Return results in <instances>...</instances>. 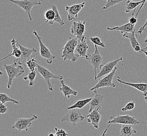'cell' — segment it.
<instances>
[{
  "label": "cell",
  "mask_w": 147,
  "mask_h": 136,
  "mask_svg": "<svg viewBox=\"0 0 147 136\" xmlns=\"http://www.w3.org/2000/svg\"><path fill=\"white\" fill-rule=\"evenodd\" d=\"M117 82L120 84L124 85H128L130 87L135 88L138 91H140L143 93L144 97H147V83H130L124 81L123 80L121 79L120 77H117Z\"/></svg>",
  "instance_id": "16"
},
{
  "label": "cell",
  "mask_w": 147,
  "mask_h": 136,
  "mask_svg": "<svg viewBox=\"0 0 147 136\" xmlns=\"http://www.w3.org/2000/svg\"><path fill=\"white\" fill-rule=\"evenodd\" d=\"M55 17V13L52 9L47 10L45 13V20L47 24L51 25V23L54 20Z\"/></svg>",
  "instance_id": "27"
},
{
  "label": "cell",
  "mask_w": 147,
  "mask_h": 136,
  "mask_svg": "<svg viewBox=\"0 0 147 136\" xmlns=\"http://www.w3.org/2000/svg\"><path fill=\"white\" fill-rule=\"evenodd\" d=\"M109 125L112 124H121V125H138L139 122L136 117L130 116L129 115H117L116 116H112L110 117V120L108 122Z\"/></svg>",
  "instance_id": "5"
},
{
  "label": "cell",
  "mask_w": 147,
  "mask_h": 136,
  "mask_svg": "<svg viewBox=\"0 0 147 136\" xmlns=\"http://www.w3.org/2000/svg\"><path fill=\"white\" fill-rule=\"evenodd\" d=\"M55 136H59V135H57V134H55Z\"/></svg>",
  "instance_id": "45"
},
{
  "label": "cell",
  "mask_w": 147,
  "mask_h": 136,
  "mask_svg": "<svg viewBox=\"0 0 147 136\" xmlns=\"http://www.w3.org/2000/svg\"><path fill=\"white\" fill-rule=\"evenodd\" d=\"M137 131L133 128V125H123L120 131V136H133Z\"/></svg>",
  "instance_id": "23"
},
{
  "label": "cell",
  "mask_w": 147,
  "mask_h": 136,
  "mask_svg": "<svg viewBox=\"0 0 147 136\" xmlns=\"http://www.w3.org/2000/svg\"><path fill=\"white\" fill-rule=\"evenodd\" d=\"M85 117L80 113L79 109H70L61 119L62 122H67L76 127L77 123L82 122L85 120Z\"/></svg>",
  "instance_id": "3"
},
{
  "label": "cell",
  "mask_w": 147,
  "mask_h": 136,
  "mask_svg": "<svg viewBox=\"0 0 147 136\" xmlns=\"http://www.w3.org/2000/svg\"><path fill=\"white\" fill-rule=\"evenodd\" d=\"M135 102L132 101V102L128 103L124 107L122 108V111L125 113L128 111H132L135 108Z\"/></svg>",
  "instance_id": "33"
},
{
  "label": "cell",
  "mask_w": 147,
  "mask_h": 136,
  "mask_svg": "<svg viewBox=\"0 0 147 136\" xmlns=\"http://www.w3.org/2000/svg\"><path fill=\"white\" fill-rule=\"evenodd\" d=\"M49 136H55V135L53 133H50L49 135Z\"/></svg>",
  "instance_id": "41"
},
{
  "label": "cell",
  "mask_w": 147,
  "mask_h": 136,
  "mask_svg": "<svg viewBox=\"0 0 147 136\" xmlns=\"http://www.w3.org/2000/svg\"><path fill=\"white\" fill-rule=\"evenodd\" d=\"M123 37L129 39L130 40V44L133 49L137 52L142 53V50L143 49V46L140 45L136 38L135 32L133 33H127L122 34Z\"/></svg>",
  "instance_id": "17"
},
{
  "label": "cell",
  "mask_w": 147,
  "mask_h": 136,
  "mask_svg": "<svg viewBox=\"0 0 147 136\" xmlns=\"http://www.w3.org/2000/svg\"><path fill=\"white\" fill-rule=\"evenodd\" d=\"M78 40L76 38L69 37L63 48L62 53L61 57L64 61L69 60L73 63L77 61L78 58L75 54V49L78 44Z\"/></svg>",
  "instance_id": "2"
},
{
  "label": "cell",
  "mask_w": 147,
  "mask_h": 136,
  "mask_svg": "<svg viewBox=\"0 0 147 136\" xmlns=\"http://www.w3.org/2000/svg\"><path fill=\"white\" fill-rule=\"evenodd\" d=\"M107 30L113 31H121L122 34H127V33H133L134 32L136 31L135 25H132L129 23H126L123 25L118 26L114 27H107Z\"/></svg>",
  "instance_id": "19"
},
{
  "label": "cell",
  "mask_w": 147,
  "mask_h": 136,
  "mask_svg": "<svg viewBox=\"0 0 147 136\" xmlns=\"http://www.w3.org/2000/svg\"><path fill=\"white\" fill-rule=\"evenodd\" d=\"M0 101L2 103L4 104L7 102H10L12 104H19V102L17 101V100L12 99L11 97L8 96L6 94L3 93H0Z\"/></svg>",
  "instance_id": "28"
},
{
  "label": "cell",
  "mask_w": 147,
  "mask_h": 136,
  "mask_svg": "<svg viewBox=\"0 0 147 136\" xmlns=\"http://www.w3.org/2000/svg\"><path fill=\"white\" fill-rule=\"evenodd\" d=\"M91 99H92V98H87L85 99L79 100L76 103H75L74 105L68 107L67 108V109L68 110L74 109H82V108L84 107L86 105H87L88 104H89Z\"/></svg>",
  "instance_id": "25"
},
{
  "label": "cell",
  "mask_w": 147,
  "mask_h": 136,
  "mask_svg": "<svg viewBox=\"0 0 147 136\" xmlns=\"http://www.w3.org/2000/svg\"><path fill=\"white\" fill-rule=\"evenodd\" d=\"M38 118L36 115H32L30 118H18L16 119L15 124L13 126V129H16L19 131H28L29 128L30 127L32 124V122L34 120H37Z\"/></svg>",
  "instance_id": "12"
},
{
  "label": "cell",
  "mask_w": 147,
  "mask_h": 136,
  "mask_svg": "<svg viewBox=\"0 0 147 136\" xmlns=\"http://www.w3.org/2000/svg\"><path fill=\"white\" fill-rule=\"evenodd\" d=\"M8 112V108L6 105L3 104L1 102L0 103V113L3 114L7 113Z\"/></svg>",
  "instance_id": "36"
},
{
  "label": "cell",
  "mask_w": 147,
  "mask_h": 136,
  "mask_svg": "<svg viewBox=\"0 0 147 136\" xmlns=\"http://www.w3.org/2000/svg\"><path fill=\"white\" fill-rule=\"evenodd\" d=\"M86 3L83 2L82 3L74 4L73 5L66 6L65 7L66 11L68 13V20L71 21L76 19L78 15L82 9L84 8Z\"/></svg>",
  "instance_id": "14"
},
{
  "label": "cell",
  "mask_w": 147,
  "mask_h": 136,
  "mask_svg": "<svg viewBox=\"0 0 147 136\" xmlns=\"http://www.w3.org/2000/svg\"><path fill=\"white\" fill-rule=\"evenodd\" d=\"M90 43H92L94 44V45L97 46H100L102 48H105V43L101 41V39L97 36L95 37H92L91 36L90 37Z\"/></svg>",
  "instance_id": "32"
},
{
  "label": "cell",
  "mask_w": 147,
  "mask_h": 136,
  "mask_svg": "<svg viewBox=\"0 0 147 136\" xmlns=\"http://www.w3.org/2000/svg\"><path fill=\"white\" fill-rule=\"evenodd\" d=\"M147 0H142V4L140 5V8L139 9V10L137 12V13H136V15H135V16H136L137 18L138 17V16L139 14V13H140V12L141 11V10L142 9V7H143V6H144V4L146 3V1H147Z\"/></svg>",
  "instance_id": "38"
},
{
  "label": "cell",
  "mask_w": 147,
  "mask_h": 136,
  "mask_svg": "<svg viewBox=\"0 0 147 136\" xmlns=\"http://www.w3.org/2000/svg\"><path fill=\"white\" fill-rule=\"evenodd\" d=\"M87 38L85 37L84 39L81 41H79L75 49V54L78 58L79 57H82V58H85L86 59H88V54L87 51L89 49L88 45V43H90V41H86Z\"/></svg>",
  "instance_id": "15"
},
{
  "label": "cell",
  "mask_w": 147,
  "mask_h": 136,
  "mask_svg": "<svg viewBox=\"0 0 147 136\" xmlns=\"http://www.w3.org/2000/svg\"><path fill=\"white\" fill-rule=\"evenodd\" d=\"M94 97L92 98L89 103V113H91L94 110L101 111L102 106L105 103L104 96L101 94L98 93V91H94Z\"/></svg>",
  "instance_id": "13"
},
{
  "label": "cell",
  "mask_w": 147,
  "mask_h": 136,
  "mask_svg": "<svg viewBox=\"0 0 147 136\" xmlns=\"http://www.w3.org/2000/svg\"><path fill=\"white\" fill-rule=\"evenodd\" d=\"M145 20L146 22L143 25L141 26V27L139 29L138 31H137V34H139L140 35H142V33L146 30V27L147 26V18L146 20Z\"/></svg>",
  "instance_id": "37"
},
{
  "label": "cell",
  "mask_w": 147,
  "mask_h": 136,
  "mask_svg": "<svg viewBox=\"0 0 147 136\" xmlns=\"http://www.w3.org/2000/svg\"><path fill=\"white\" fill-rule=\"evenodd\" d=\"M33 34L34 36L37 37V39L39 41L40 46V56L45 59L46 62L48 64H52L54 60L56 58V56L52 54L51 52L48 48L46 46L42 40L41 37L40 36L36 31H33Z\"/></svg>",
  "instance_id": "9"
},
{
  "label": "cell",
  "mask_w": 147,
  "mask_h": 136,
  "mask_svg": "<svg viewBox=\"0 0 147 136\" xmlns=\"http://www.w3.org/2000/svg\"><path fill=\"white\" fill-rule=\"evenodd\" d=\"M144 42H145V43H147V37L146 38L145 40H144Z\"/></svg>",
  "instance_id": "44"
},
{
  "label": "cell",
  "mask_w": 147,
  "mask_h": 136,
  "mask_svg": "<svg viewBox=\"0 0 147 136\" xmlns=\"http://www.w3.org/2000/svg\"><path fill=\"white\" fill-rule=\"evenodd\" d=\"M111 125H109L107 128L105 129V131H103V133H102V135H98V136H107V132H108V129H109V128L110 127V126Z\"/></svg>",
  "instance_id": "39"
},
{
  "label": "cell",
  "mask_w": 147,
  "mask_h": 136,
  "mask_svg": "<svg viewBox=\"0 0 147 136\" xmlns=\"http://www.w3.org/2000/svg\"><path fill=\"white\" fill-rule=\"evenodd\" d=\"M144 49H144L145 50H147V46H144L143 47Z\"/></svg>",
  "instance_id": "42"
},
{
  "label": "cell",
  "mask_w": 147,
  "mask_h": 136,
  "mask_svg": "<svg viewBox=\"0 0 147 136\" xmlns=\"http://www.w3.org/2000/svg\"><path fill=\"white\" fill-rule=\"evenodd\" d=\"M117 70V68L116 67L114 69V70L111 73L99 80V82L97 83L96 85L94 86L92 88H91L90 90L91 91H97L100 88H109V87L115 88L116 85L113 82V81Z\"/></svg>",
  "instance_id": "8"
},
{
  "label": "cell",
  "mask_w": 147,
  "mask_h": 136,
  "mask_svg": "<svg viewBox=\"0 0 147 136\" xmlns=\"http://www.w3.org/2000/svg\"><path fill=\"white\" fill-rule=\"evenodd\" d=\"M122 61L123 57H121L110 62L103 63L100 68V70L97 73L96 78L94 80H96L100 79L103 77H105L111 73L113 71L114 69L116 67V65L119 63V62Z\"/></svg>",
  "instance_id": "10"
},
{
  "label": "cell",
  "mask_w": 147,
  "mask_h": 136,
  "mask_svg": "<svg viewBox=\"0 0 147 136\" xmlns=\"http://www.w3.org/2000/svg\"><path fill=\"white\" fill-rule=\"evenodd\" d=\"M6 1L11 2L18 6L19 7L24 10L28 16L29 19L31 21L32 18L31 17V12L34 6L40 5L42 3L39 0H6Z\"/></svg>",
  "instance_id": "4"
},
{
  "label": "cell",
  "mask_w": 147,
  "mask_h": 136,
  "mask_svg": "<svg viewBox=\"0 0 147 136\" xmlns=\"http://www.w3.org/2000/svg\"><path fill=\"white\" fill-rule=\"evenodd\" d=\"M17 45L18 46V47L20 48V50L22 51V53L20 58L19 59H17L20 61L21 60H25L26 61L27 60L32 58H34L33 57H34L32 55V54L37 52V50L36 49L27 48L21 45L18 43V42L17 43Z\"/></svg>",
  "instance_id": "20"
},
{
  "label": "cell",
  "mask_w": 147,
  "mask_h": 136,
  "mask_svg": "<svg viewBox=\"0 0 147 136\" xmlns=\"http://www.w3.org/2000/svg\"><path fill=\"white\" fill-rule=\"evenodd\" d=\"M87 122L91 124L94 129H98L100 122L101 118V114L100 111L94 110L87 115Z\"/></svg>",
  "instance_id": "18"
},
{
  "label": "cell",
  "mask_w": 147,
  "mask_h": 136,
  "mask_svg": "<svg viewBox=\"0 0 147 136\" xmlns=\"http://www.w3.org/2000/svg\"><path fill=\"white\" fill-rule=\"evenodd\" d=\"M60 82L62 85V87L59 88V90L62 92L63 94L64 95V99H66V97H67L68 99H70L71 95L76 97L77 95H78V92L72 89L68 85L65 84L63 80H61Z\"/></svg>",
  "instance_id": "22"
},
{
  "label": "cell",
  "mask_w": 147,
  "mask_h": 136,
  "mask_svg": "<svg viewBox=\"0 0 147 136\" xmlns=\"http://www.w3.org/2000/svg\"><path fill=\"white\" fill-rule=\"evenodd\" d=\"M142 52H143V53H144L145 54H146V56H147V50H145L144 49H142Z\"/></svg>",
  "instance_id": "40"
},
{
  "label": "cell",
  "mask_w": 147,
  "mask_h": 136,
  "mask_svg": "<svg viewBox=\"0 0 147 136\" xmlns=\"http://www.w3.org/2000/svg\"><path fill=\"white\" fill-rule=\"evenodd\" d=\"M95 50L93 54H88V60L91 65L94 68V79L96 78L97 73L100 70V68L103 63V58L102 55L99 52L98 46L94 45Z\"/></svg>",
  "instance_id": "6"
},
{
  "label": "cell",
  "mask_w": 147,
  "mask_h": 136,
  "mask_svg": "<svg viewBox=\"0 0 147 136\" xmlns=\"http://www.w3.org/2000/svg\"><path fill=\"white\" fill-rule=\"evenodd\" d=\"M136 9L135 10V11H134V12L132 14V16L130 17L129 20V23L132 24V25H136L137 22H138V20H137V18L135 16V11H136Z\"/></svg>",
  "instance_id": "35"
},
{
  "label": "cell",
  "mask_w": 147,
  "mask_h": 136,
  "mask_svg": "<svg viewBox=\"0 0 147 136\" xmlns=\"http://www.w3.org/2000/svg\"><path fill=\"white\" fill-rule=\"evenodd\" d=\"M4 68L5 69L7 74L9 80L7 84V88L10 89L14 79L21 76L25 72V69L23 64L20 63L19 60H15L14 63L11 65L4 64Z\"/></svg>",
  "instance_id": "1"
},
{
  "label": "cell",
  "mask_w": 147,
  "mask_h": 136,
  "mask_svg": "<svg viewBox=\"0 0 147 136\" xmlns=\"http://www.w3.org/2000/svg\"><path fill=\"white\" fill-rule=\"evenodd\" d=\"M130 1H133V0H130Z\"/></svg>",
  "instance_id": "47"
},
{
  "label": "cell",
  "mask_w": 147,
  "mask_h": 136,
  "mask_svg": "<svg viewBox=\"0 0 147 136\" xmlns=\"http://www.w3.org/2000/svg\"><path fill=\"white\" fill-rule=\"evenodd\" d=\"M37 71L42 75V77L44 78V79L45 80V82H47L49 90L50 91L52 92L54 90L52 83L51 82V79H53L59 80V81L63 80V76L62 75H55L53 73L49 71L48 69H47V68L43 66L39 65V64L37 66Z\"/></svg>",
  "instance_id": "7"
},
{
  "label": "cell",
  "mask_w": 147,
  "mask_h": 136,
  "mask_svg": "<svg viewBox=\"0 0 147 136\" xmlns=\"http://www.w3.org/2000/svg\"><path fill=\"white\" fill-rule=\"evenodd\" d=\"M19 40L20 39H18L17 40L15 39L14 38L12 39L11 40V45L12 48H13V50L7 56H6V57H4L3 58L0 60L1 61H2L3 60H5L6 59L10 58V57H13V56L15 58H17V59H19L20 58L22 53V51L20 50V48L17 47V45H16V44L18 42Z\"/></svg>",
  "instance_id": "21"
},
{
  "label": "cell",
  "mask_w": 147,
  "mask_h": 136,
  "mask_svg": "<svg viewBox=\"0 0 147 136\" xmlns=\"http://www.w3.org/2000/svg\"><path fill=\"white\" fill-rule=\"evenodd\" d=\"M55 134L59 136H68V134L66 131L63 129H58L57 128H55Z\"/></svg>",
  "instance_id": "34"
},
{
  "label": "cell",
  "mask_w": 147,
  "mask_h": 136,
  "mask_svg": "<svg viewBox=\"0 0 147 136\" xmlns=\"http://www.w3.org/2000/svg\"><path fill=\"white\" fill-rule=\"evenodd\" d=\"M105 1H106V3L105 6L102 7V10H105L110 7L113 6L118 4H121L123 2L127 0H105Z\"/></svg>",
  "instance_id": "31"
},
{
  "label": "cell",
  "mask_w": 147,
  "mask_h": 136,
  "mask_svg": "<svg viewBox=\"0 0 147 136\" xmlns=\"http://www.w3.org/2000/svg\"><path fill=\"white\" fill-rule=\"evenodd\" d=\"M144 99H145V101L147 103V97H144Z\"/></svg>",
  "instance_id": "43"
},
{
  "label": "cell",
  "mask_w": 147,
  "mask_h": 136,
  "mask_svg": "<svg viewBox=\"0 0 147 136\" xmlns=\"http://www.w3.org/2000/svg\"><path fill=\"white\" fill-rule=\"evenodd\" d=\"M86 22L79 20L74 22L71 26V33L75 36L79 41L85 38Z\"/></svg>",
  "instance_id": "11"
},
{
  "label": "cell",
  "mask_w": 147,
  "mask_h": 136,
  "mask_svg": "<svg viewBox=\"0 0 147 136\" xmlns=\"http://www.w3.org/2000/svg\"><path fill=\"white\" fill-rule=\"evenodd\" d=\"M142 1H139V2H133L130 0H127L125 6V11L126 13H129L133 10H135L139 5L142 4Z\"/></svg>",
  "instance_id": "26"
},
{
  "label": "cell",
  "mask_w": 147,
  "mask_h": 136,
  "mask_svg": "<svg viewBox=\"0 0 147 136\" xmlns=\"http://www.w3.org/2000/svg\"><path fill=\"white\" fill-rule=\"evenodd\" d=\"M26 64L30 71H35V69L37 68L38 65V62L34 58L27 60L25 61Z\"/></svg>",
  "instance_id": "29"
},
{
  "label": "cell",
  "mask_w": 147,
  "mask_h": 136,
  "mask_svg": "<svg viewBox=\"0 0 147 136\" xmlns=\"http://www.w3.org/2000/svg\"><path fill=\"white\" fill-rule=\"evenodd\" d=\"M37 72L36 71H30L27 74V75L24 78V80H29V85L30 86H32L34 85V80L37 77Z\"/></svg>",
  "instance_id": "30"
},
{
  "label": "cell",
  "mask_w": 147,
  "mask_h": 136,
  "mask_svg": "<svg viewBox=\"0 0 147 136\" xmlns=\"http://www.w3.org/2000/svg\"><path fill=\"white\" fill-rule=\"evenodd\" d=\"M52 9L55 12V17L54 20L51 23V25H53L54 23H57L59 24L60 26H62L64 25H65V22L62 18L60 14H59V11L57 9V6L56 4H53L51 6Z\"/></svg>",
  "instance_id": "24"
},
{
  "label": "cell",
  "mask_w": 147,
  "mask_h": 136,
  "mask_svg": "<svg viewBox=\"0 0 147 136\" xmlns=\"http://www.w3.org/2000/svg\"><path fill=\"white\" fill-rule=\"evenodd\" d=\"M146 124H147V122H146Z\"/></svg>",
  "instance_id": "46"
}]
</instances>
